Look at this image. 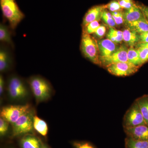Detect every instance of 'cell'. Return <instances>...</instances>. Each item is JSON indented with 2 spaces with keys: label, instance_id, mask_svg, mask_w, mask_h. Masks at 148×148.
Returning a JSON list of instances; mask_svg holds the SVG:
<instances>
[{
  "label": "cell",
  "instance_id": "1",
  "mask_svg": "<svg viewBox=\"0 0 148 148\" xmlns=\"http://www.w3.org/2000/svg\"><path fill=\"white\" fill-rule=\"evenodd\" d=\"M0 7L3 16L12 29H15L25 17L16 0H0Z\"/></svg>",
  "mask_w": 148,
  "mask_h": 148
},
{
  "label": "cell",
  "instance_id": "2",
  "mask_svg": "<svg viewBox=\"0 0 148 148\" xmlns=\"http://www.w3.org/2000/svg\"><path fill=\"white\" fill-rule=\"evenodd\" d=\"M28 82L37 103L47 101L51 97L52 88L45 79L35 76L31 77Z\"/></svg>",
  "mask_w": 148,
  "mask_h": 148
},
{
  "label": "cell",
  "instance_id": "3",
  "mask_svg": "<svg viewBox=\"0 0 148 148\" xmlns=\"http://www.w3.org/2000/svg\"><path fill=\"white\" fill-rule=\"evenodd\" d=\"M81 49L85 57L93 64L100 65L97 42L84 30L82 37Z\"/></svg>",
  "mask_w": 148,
  "mask_h": 148
},
{
  "label": "cell",
  "instance_id": "4",
  "mask_svg": "<svg viewBox=\"0 0 148 148\" xmlns=\"http://www.w3.org/2000/svg\"><path fill=\"white\" fill-rule=\"evenodd\" d=\"M34 111L32 108L24 113L12 126V136L13 137L31 134L34 130Z\"/></svg>",
  "mask_w": 148,
  "mask_h": 148
},
{
  "label": "cell",
  "instance_id": "5",
  "mask_svg": "<svg viewBox=\"0 0 148 148\" xmlns=\"http://www.w3.org/2000/svg\"><path fill=\"white\" fill-rule=\"evenodd\" d=\"M8 93L11 100L19 101L27 98L28 90L24 82L19 77L12 76L8 82Z\"/></svg>",
  "mask_w": 148,
  "mask_h": 148
},
{
  "label": "cell",
  "instance_id": "6",
  "mask_svg": "<svg viewBox=\"0 0 148 148\" xmlns=\"http://www.w3.org/2000/svg\"><path fill=\"white\" fill-rule=\"evenodd\" d=\"M31 109V106L29 104L5 106L1 109L0 115L12 125Z\"/></svg>",
  "mask_w": 148,
  "mask_h": 148
},
{
  "label": "cell",
  "instance_id": "7",
  "mask_svg": "<svg viewBox=\"0 0 148 148\" xmlns=\"http://www.w3.org/2000/svg\"><path fill=\"white\" fill-rule=\"evenodd\" d=\"M124 127L147 125L137 101L133 103L124 117Z\"/></svg>",
  "mask_w": 148,
  "mask_h": 148
},
{
  "label": "cell",
  "instance_id": "8",
  "mask_svg": "<svg viewBox=\"0 0 148 148\" xmlns=\"http://www.w3.org/2000/svg\"><path fill=\"white\" fill-rule=\"evenodd\" d=\"M139 67L130 62H119L110 65L107 67V69L108 71L112 75L124 77L135 73L138 71Z\"/></svg>",
  "mask_w": 148,
  "mask_h": 148
},
{
  "label": "cell",
  "instance_id": "9",
  "mask_svg": "<svg viewBox=\"0 0 148 148\" xmlns=\"http://www.w3.org/2000/svg\"><path fill=\"white\" fill-rule=\"evenodd\" d=\"M127 51L128 49L127 47L124 45H121L111 55L105 57L99 56L100 64L107 68L110 65L119 62H128Z\"/></svg>",
  "mask_w": 148,
  "mask_h": 148
},
{
  "label": "cell",
  "instance_id": "10",
  "mask_svg": "<svg viewBox=\"0 0 148 148\" xmlns=\"http://www.w3.org/2000/svg\"><path fill=\"white\" fill-rule=\"evenodd\" d=\"M125 131L130 138L135 140L148 142V126L140 125L132 127H124Z\"/></svg>",
  "mask_w": 148,
  "mask_h": 148
},
{
  "label": "cell",
  "instance_id": "11",
  "mask_svg": "<svg viewBox=\"0 0 148 148\" xmlns=\"http://www.w3.org/2000/svg\"><path fill=\"white\" fill-rule=\"evenodd\" d=\"M106 9V5L94 6L89 9L84 17L82 23L83 27H85L92 21H99Z\"/></svg>",
  "mask_w": 148,
  "mask_h": 148
},
{
  "label": "cell",
  "instance_id": "12",
  "mask_svg": "<svg viewBox=\"0 0 148 148\" xmlns=\"http://www.w3.org/2000/svg\"><path fill=\"white\" fill-rule=\"evenodd\" d=\"M124 23L127 24L144 18V14L139 6L135 5L123 12Z\"/></svg>",
  "mask_w": 148,
  "mask_h": 148
},
{
  "label": "cell",
  "instance_id": "13",
  "mask_svg": "<svg viewBox=\"0 0 148 148\" xmlns=\"http://www.w3.org/2000/svg\"><path fill=\"white\" fill-rule=\"evenodd\" d=\"M100 56L105 57L111 55L116 51L119 47L116 43L108 39L97 42Z\"/></svg>",
  "mask_w": 148,
  "mask_h": 148
},
{
  "label": "cell",
  "instance_id": "14",
  "mask_svg": "<svg viewBox=\"0 0 148 148\" xmlns=\"http://www.w3.org/2000/svg\"><path fill=\"white\" fill-rule=\"evenodd\" d=\"M42 143L38 137L32 134L23 135L19 141L21 148H42Z\"/></svg>",
  "mask_w": 148,
  "mask_h": 148
},
{
  "label": "cell",
  "instance_id": "15",
  "mask_svg": "<svg viewBox=\"0 0 148 148\" xmlns=\"http://www.w3.org/2000/svg\"><path fill=\"white\" fill-rule=\"evenodd\" d=\"M126 26L127 29L138 34L148 32V22L145 17L127 24Z\"/></svg>",
  "mask_w": 148,
  "mask_h": 148
},
{
  "label": "cell",
  "instance_id": "16",
  "mask_svg": "<svg viewBox=\"0 0 148 148\" xmlns=\"http://www.w3.org/2000/svg\"><path fill=\"white\" fill-rule=\"evenodd\" d=\"M123 40L130 47H133L140 42L139 35L138 33L127 29L123 32Z\"/></svg>",
  "mask_w": 148,
  "mask_h": 148
},
{
  "label": "cell",
  "instance_id": "17",
  "mask_svg": "<svg viewBox=\"0 0 148 148\" xmlns=\"http://www.w3.org/2000/svg\"><path fill=\"white\" fill-rule=\"evenodd\" d=\"M11 58L8 51L3 47L0 49V72L6 71L10 66Z\"/></svg>",
  "mask_w": 148,
  "mask_h": 148
},
{
  "label": "cell",
  "instance_id": "18",
  "mask_svg": "<svg viewBox=\"0 0 148 148\" xmlns=\"http://www.w3.org/2000/svg\"><path fill=\"white\" fill-rule=\"evenodd\" d=\"M34 129L43 137H46L48 132L47 123L43 120L35 115L34 119Z\"/></svg>",
  "mask_w": 148,
  "mask_h": 148
},
{
  "label": "cell",
  "instance_id": "19",
  "mask_svg": "<svg viewBox=\"0 0 148 148\" xmlns=\"http://www.w3.org/2000/svg\"><path fill=\"white\" fill-rule=\"evenodd\" d=\"M136 101L140 107L146 124L148 126V95H144L138 98Z\"/></svg>",
  "mask_w": 148,
  "mask_h": 148
},
{
  "label": "cell",
  "instance_id": "20",
  "mask_svg": "<svg viewBox=\"0 0 148 148\" xmlns=\"http://www.w3.org/2000/svg\"><path fill=\"white\" fill-rule=\"evenodd\" d=\"M0 40L10 45H12L10 31L7 26L2 23L0 24Z\"/></svg>",
  "mask_w": 148,
  "mask_h": 148
},
{
  "label": "cell",
  "instance_id": "21",
  "mask_svg": "<svg viewBox=\"0 0 148 148\" xmlns=\"http://www.w3.org/2000/svg\"><path fill=\"white\" fill-rule=\"evenodd\" d=\"M125 145L126 148H148V141L135 140L128 137L125 140Z\"/></svg>",
  "mask_w": 148,
  "mask_h": 148
},
{
  "label": "cell",
  "instance_id": "22",
  "mask_svg": "<svg viewBox=\"0 0 148 148\" xmlns=\"http://www.w3.org/2000/svg\"><path fill=\"white\" fill-rule=\"evenodd\" d=\"M127 59L128 62L134 64L135 66L140 67L143 65L138 51L133 47H130L128 49Z\"/></svg>",
  "mask_w": 148,
  "mask_h": 148
},
{
  "label": "cell",
  "instance_id": "23",
  "mask_svg": "<svg viewBox=\"0 0 148 148\" xmlns=\"http://www.w3.org/2000/svg\"><path fill=\"white\" fill-rule=\"evenodd\" d=\"M101 18L110 27H114L116 26V23L113 18L111 13H110L107 11L105 10L103 12Z\"/></svg>",
  "mask_w": 148,
  "mask_h": 148
},
{
  "label": "cell",
  "instance_id": "24",
  "mask_svg": "<svg viewBox=\"0 0 148 148\" xmlns=\"http://www.w3.org/2000/svg\"><path fill=\"white\" fill-rule=\"evenodd\" d=\"M9 123L3 118H0V136L1 138L5 137L8 132Z\"/></svg>",
  "mask_w": 148,
  "mask_h": 148
},
{
  "label": "cell",
  "instance_id": "25",
  "mask_svg": "<svg viewBox=\"0 0 148 148\" xmlns=\"http://www.w3.org/2000/svg\"><path fill=\"white\" fill-rule=\"evenodd\" d=\"M136 49L139 53L142 64L148 61V48L138 47Z\"/></svg>",
  "mask_w": 148,
  "mask_h": 148
},
{
  "label": "cell",
  "instance_id": "26",
  "mask_svg": "<svg viewBox=\"0 0 148 148\" xmlns=\"http://www.w3.org/2000/svg\"><path fill=\"white\" fill-rule=\"evenodd\" d=\"M100 26L98 21H92L84 27L85 29L84 31L88 34L90 35L93 33H95L96 30Z\"/></svg>",
  "mask_w": 148,
  "mask_h": 148
},
{
  "label": "cell",
  "instance_id": "27",
  "mask_svg": "<svg viewBox=\"0 0 148 148\" xmlns=\"http://www.w3.org/2000/svg\"><path fill=\"white\" fill-rule=\"evenodd\" d=\"M106 8H108L112 12L121 10V9H122L120 5L118 0H112L106 5Z\"/></svg>",
  "mask_w": 148,
  "mask_h": 148
},
{
  "label": "cell",
  "instance_id": "28",
  "mask_svg": "<svg viewBox=\"0 0 148 148\" xmlns=\"http://www.w3.org/2000/svg\"><path fill=\"white\" fill-rule=\"evenodd\" d=\"M111 14L116 25H121L124 22L123 12L121 10L112 12Z\"/></svg>",
  "mask_w": 148,
  "mask_h": 148
},
{
  "label": "cell",
  "instance_id": "29",
  "mask_svg": "<svg viewBox=\"0 0 148 148\" xmlns=\"http://www.w3.org/2000/svg\"><path fill=\"white\" fill-rule=\"evenodd\" d=\"M72 145L74 148H95L91 143L84 141H74Z\"/></svg>",
  "mask_w": 148,
  "mask_h": 148
},
{
  "label": "cell",
  "instance_id": "30",
  "mask_svg": "<svg viewBox=\"0 0 148 148\" xmlns=\"http://www.w3.org/2000/svg\"><path fill=\"white\" fill-rule=\"evenodd\" d=\"M118 1L121 8L125 10L129 9L135 5L133 0H118Z\"/></svg>",
  "mask_w": 148,
  "mask_h": 148
},
{
  "label": "cell",
  "instance_id": "31",
  "mask_svg": "<svg viewBox=\"0 0 148 148\" xmlns=\"http://www.w3.org/2000/svg\"><path fill=\"white\" fill-rule=\"evenodd\" d=\"M106 27L102 25H100L95 31V34L99 38L103 37L106 34Z\"/></svg>",
  "mask_w": 148,
  "mask_h": 148
},
{
  "label": "cell",
  "instance_id": "32",
  "mask_svg": "<svg viewBox=\"0 0 148 148\" xmlns=\"http://www.w3.org/2000/svg\"><path fill=\"white\" fill-rule=\"evenodd\" d=\"M108 34L115 37H119L123 36V32L115 30L113 27H110Z\"/></svg>",
  "mask_w": 148,
  "mask_h": 148
},
{
  "label": "cell",
  "instance_id": "33",
  "mask_svg": "<svg viewBox=\"0 0 148 148\" xmlns=\"http://www.w3.org/2000/svg\"><path fill=\"white\" fill-rule=\"evenodd\" d=\"M140 42L143 43L148 42V32H144L139 34Z\"/></svg>",
  "mask_w": 148,
  "mask_h": 148
},
{
  "label": "cell",
  "instance_id": "34",
  "mask_svg": "<svg viewBox=\"0 0 148 148\" xmlns=\"http://www.w3.org/2000/svg\"><path fill=\"white\" fill-rule=\"evenodd\" d=\"M139 6L148 22V6L145 5Z\"/></svg>",
  "mask_w": 148,
  "mask_h": 148
},
{
  "label": "cell",
  "instance_id": "35",
  "mask_svg": "<svg viewBox=\"0 0 148 148\" xmlns=\"http://www.w3.org/2000/svg\"><path fill=\"white\" fill-rule=\"evenodd\" d=\"M4 89V80L2 75H0V95L1 97L3 96Z\"/></svg>",
  "mask_w": 148,
  "mask_h": 148
},
{
  "label": "cell",
  "instance_id": "36",
  "mask_svg": "<svg viewBox=\"0 0 148 148\" xmlns=\"http://www.w3.org/2000/svg\"><path fill=\"white\" fill-rule=\"evenodd\" d=\"M136 47H147L148 48V42H139L136 45Z\"/></svg>",
  "mask_w": 148,
  "mask_h": 148
},
{
  "label": "cell",
  "instance_id": "37",
  "mask_svg": "<svg viewBox=\"0 0 148 148\" xmlns=\"http://www.w3.org/2000/svg\"><path fill=\"white\" fill-rule=\"evenodd\" d=\"M42 148H50L47 144H45L44 143H43Z\"/></svg>",
  "mask_w": 148,
  "mask_h": 148
},
{
  "label": "cell",
  "instance_id": "38",
  "mask_svg": "<svg viewBox=\"0 0 148 148\" xmlns=\"http://www.w3.org/2000/svg\"><path fill=\"white\" fill-rule=\"evenodd\" d=\"M10 148H16L14 147H11Z\"/></svg>",
  "mask_w": 148,
  "mask_h": 148
}]
</instances>
